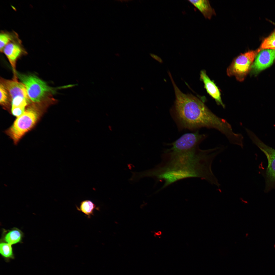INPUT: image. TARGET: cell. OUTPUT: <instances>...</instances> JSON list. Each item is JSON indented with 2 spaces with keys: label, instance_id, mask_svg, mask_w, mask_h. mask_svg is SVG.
Instances as JSON below:
<instances>
[{
  "label": "cell",
  "instance_id": "cell-4",
  "mask_svg": "<svg viewBox=\"0 0 275 275\" xmlns=\"http://www.w3.org/2000/svg\"><path fill=\"white\" fill-rule=\"evenodd\" d=\"M17 75L25 86L29 97L32 103L43 104L54 100L52 98L55 92L53 88L37 76L18 72Z\"/></svg>",
  "mask_w": 275,
  "mask_h": 275
},
{
  "label": "cell",
  "instance_id": "cell-1",
  "mask_svg": "<svg viewBox=\"0 0 275 275\" xmlns=\"http://www.w3.org/2000/svg\"><path fill=\"white\" fill-rule=\"evenodd\" d=\"M210 149H200L198 144L189 140L180 141L164 152L161 162L151 169L152 177L163 181L161 190L185 178L204 177V161Z\"/></svg>",
  "mask_w": 275,
  "mask_h": 275
},
{
  "label": "cell",
  "instance_id": "cell-9",
  "mask_svg": "<svg viewBox=\"0 0 275 275\" xmlns=\"http://www.w3.org/2000/svg\"><path fill=\"white\" fill-rule=\"evenodd\" d=\"M0 83L8 91L11 101L15 98L20 96L26 99L30 104L32 103L29 97L25 86L21 82H18L17 80L1 78Z\"/></svg>",
  "mask_w": 275,
  "mask_h": 275
},
{
  "label": "cell",
  "instance_id": "cell-13",
  "mask_svg": "<svg viewBox=\"0 0 275 275\" xmlns=\"http://www.w3.org/2000/svg\"><path fill=\"white\" fill-rule=\"evenodd\" d=\"M78 210L90 218L91 216L94 215V212L95 209L98 210L96 205L91 201L85 200L82 201L80 203L79 207H76Z\"/></svg>",
  "mask_w": 275,
  "mask_h": 275
},
{
  "label": "cell",
  "instance_id": "cell-5",
  "mask_svg": "<svg viewBox=\"0 0 275 275\" xmlns=\"http://www.w3.org/2000/svg\"><path fill=\"white\" fill-rule=\"evenodd\" d=\"M253 142L265 154L268 161V165L265 173V192L267 193L275 189V149L266 145L252 132L246 131Z\"/></svg>",
  "mask_w": 275,
  "mask_h": 275
},
{
  "label": "cell",
  "instance_id": "cell-11",
  "mask_svg": "<svg viewBox=\"0 0 275 275\" xmlns=\"http://www.w3.org/2000/svg\"><path fill=\"white\" fill-rule=\"evenodd\" d=\"M23 236L22 232L17 228L8 230L3 229L0 241L12 245L22 242Z\"/></svg>",
  "mask_w": 275,
  "mask_h": 275
},
{
  "label": "cell",
  "instance_id": "cell-14",
  "mask_svg": "<svg viewBox=\"0 0 275 275\" xmlns=\"http://www.w3.org/2000/svg\"><path fill=\"white\" fill-rule=\"evenodd\" d=\"M12 245L8 243L0 241V253L7 260L14 259V255Z\"/></svg>",
  "mask_w": 275,
  "mask_h": 275
},
{
  "label": "cell",
  "instance_id": "cell-10",
  "mask_svg": "<svg viewBox=\"0 0 275 275\" xmlns=\"http://www.w3.org/2000/svg\"><path fill=\"white\" fill-rule=\"evenodd\" d=\"M200 75V79L203 81L208 93L215 99L218 104L225 108V105L222 101L220 92L218 87L210 79L205 70H202Z\"/></svg>",
  "mask_w": 275,
  "mask_h": 275
},
{
  "label": "cell",
  "instance_id": "cell-7",
  "mask_svg": "<svg viewBox=\"0 0 275 275\" xmlns=\"http://www.w3.org/2000/svg\"><path fill=\"white\" fill-rule=\"evenodd\" d=\"M24 52L20 43L15 40L6 45L3 49L2 52L8 58L12 68L14 75V80H17V72L16 70L17 60Z\"/></svg>",
  "mask_w": 275,
  "mask_h": 275
},
{
  "label": "cell",
  "instance_id": "cell-6",
  "mask_svg": "<svg viewBox=\"0 0 275 275\" xmlns=\"http://www.w3.org/2000/svg\"><path fill=\"white\" fill-rule=\"evenodd\" d=\"M261 50L260 48L249 51L235 58L227 69L228 75L235 76L238 81H242L252 67L255 58Z\"/></svg>",
  "mask_w": 275,
  "mask_h": 275
},
{
  "label": "cell",
  "instance_id": "cell-2",
  "mask_svg": "<svg viewBox=\"0 0 275 275\" xmlns=\"http://www.w3.org/2000/svg\"><path fill=\"white\" fill-rule=\"evenodd\" d=\"M169 74L175 95V115L183 127L189 129L202 127L215 129L226 137L231 134L232 128L226 120L214 114L199 98L183 93L175 84L170 73Z\"/></svg>",
  "mask_w": 275,
  "mask_h": 275
},
{
  "label": "cell",
  "instance_id": "cell-16",
  "mask_svg": "<svg viewBox=\"0 0 275 275\" xmlns=\"http://www.w3.org/2000/svg\"><path fill=\"white\" fill-rule=\"evenodd\" d=\"M260 48L265 49H275V30L268 37L265 39Z\"/></svg>",
  "mask_w": 275,
  "mask_h": 275
},
{
  "label": "cell",
  "instance_id": "cell-17",
  "mask_svg": "<svg viewBox=\"0 0 275 275\" xmlns=\"http://www.w3.org/2000/svg\"><path fill=\"white\" fill-rule=\"evenodd\" d=\"M14 36L8 33L2 32L0 34V50L2 52L4 47L10 42L14 40Z\"/></svg>",
  "mask_w": 275,
  "mask_h": 275
},
{
  "label": "cell",
  "instance_id": "cell-8",
  "mask_svg": "<svg viewBox=\"0 0 275 275\" xmlns=\"http://www.w3.org/2000/svg\"><path fill=\"white\" fill-rule=\"evenodd\" d=\"M275 60V49L261 50L257 55L252 66V71L257 73L269 67Z\"/></svg>",
  "mask_w": 275,
  "mask_h": 275
},
{
  "label": "cell",
  "instance_id": "cell-3",
  "mask_svg": "<svg viewBox=\"0 0 275 275\" xmlns=\"http://www.w3.org/2000/svg\"><path fill=\"white\" fill-rule=\"evenodd\" d=\"M43 104H31L7 130V134L15 144H16L36 123L42 114Z\"/></svg>",
  "mask_w": 275,
  "mask_h": 275
},
{
  "label": "cell",
  "instance_id": "cell-15",
  "mask_svg": "<svg viewBox=\"0 0 275 275\" xmlns=\"http://www.w3.org/2000/svg\"><path fill=\"white\" fill-rule=\"evenodd\" d=\"M0 103L4 108H8L11 105V99L6 89L1 83L0 85Z\"/></svg>",
  "mask_w": 275,
  "mask_h": 275
},
{
  "label": "cell",
  "instance_id": "cell-12",
  "mask_svg": "<svg viewBox=\"0 0 275 275\" xmlns=\"http://www.w3.org/2000/svg\"><path fill=\"white\" fill-rule=\"evenodd\" d=\"M206 18L210 19L215 15L214 9L212 8L208 0H188Z\"/></svg>",
  "mask_w": 275,
  "mask_h": 275
}]
</instances>
